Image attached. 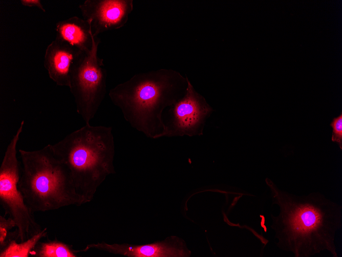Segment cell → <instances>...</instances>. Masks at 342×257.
<instances>
[{
  "label": "cell",
  "mask_w": 342,
  "mask_h": 257,
  "mask_svg": "<svg viewBox=\"0 0 342 257\" xmlns=\"http://www.w3.org/2000/svg\"><path fill=\"white\" fill-rule=\"evenodd\" d=\"M100 39L93 36L90 53H82L72 63L69 88L77 113L86 124L95 116L106 93V71L103 60L98 56Z\"/></svg>",
  "instance_id": "5"
},
{
  "label": "cell",
  "mask_w": 342,
  "mask_h": 257,
  "mask_svg": "<svg viewBox=\"0 0 342 257\" xmlns=\"http://www.w3.org/2000/svg\"><path fill=\"white\" fill-rule=\"evenodd\" d=\"M18 152L22 162L18 188L33 213L84 204L69 168L51 144L36 150L20 149Z\"/></svg>",
  "instance_id": "4"
},
{
  "label": "cell",
  "mask_w": 342,
  "mask_h": 257,
  "mask_svg": "<svg viewBox=\"0 0 342 257\" xmlns=\"http://www.w3.org/2000/svg\"><path fill=\"white\" fill-rule=\"evenodd\" d=\"M77 250L57 240L39 241L30 252L31 257H77Z\"/></svg>",
  "instance_id": "12"
},
{
  "label": "cell",
  "mask_w": 342,
  "mask_h": 257,
  "mask_svg": "<svg viewBox=\"0 0 342 257\" xmlns=\"http://www.w3.org/2000/svg\"><path fill=\"white\" fill-rule=\"evenodd\" d=\"M332 128L331 140L336 142L340 149H342V114L334 117L330 124Z\"/></svg>",
  "instance_id": "15"
},
{
  "label": "cell",
  "mask_w": 342,
  "mask_h": 257,
  "mask_svg": "<svg viewBox=\"0 0 342 257\" xmlns=\"http://www.w3.org/2000/svg\"><path fill=\"white\" fill-rule=\"evenodd\" d=\"M169 107L167 121L164 122L166 137L203 135L205 122L213 111L189 80L185 95Z\"/></svg>",
  "instance_id": "7"
},
{
  "label": "cell",
  "mask_w": 342,
  "mask_h": 257,
  "mask_svg": "<svg viewBox=\"0 0 342 257\" xmlns=\"http://www.w3.org/2000/svg\"><path fill=\"white\" fill-rule=\"evenodd\" d=\"M56 38L63 41L88 54L93 44V35L90 23L74 16L58 22L56 24Z\"/></svg>",
  "instance_id": "11"
},
{
  "label": "cell",
  "mask_w": 342,
  "mask_h": 257,
  "mask_svg": "<svg viewBox=\"0 0 342 257\" xmlns=\"http://www.w3.org/2000/svg\"><path fill=\"white\" fill-rule=\"evenodd\" d=\"M94 249L127 257H189L191 251L181 238L175 235L152 243L135 245L129 243L109 244L104 242L89 244L79 252Z\"/></svg>",
  "instance_id": "9"
},
{
  "label": "cell",
  "mask_w": 342,
  "mask_h": 257,
  "mask_svg": "<svg viewBox=\"0 0 342 257\" xmlns=\"http://www.w3.org/2000/svg\"><path fill=\"white\" fill-rule=\"evenodd\" d=\"M51 146L69 168L84 204L91 202L106 178L116 173L111 127L86 124Z\"/></svg>",
  "instance_id": "3"
},
{
  "label": "cell",
  "mask_w": 342,
  "mask_h": 257,
  "mask_svg": "<svg viewBox=\"0 0 342 257\" xmlns=\"http://www.w3.org/2000/svg\"><path fill=\"white\" fill-rule=\"evenodd\" d=\"M188 80L177 71L160 69L133 75L109 95L133 128L156 139L164 137V110L185 95Z\"/></svg>",
  "instance_id": "2"
},
{
  "label": "cell",
  "mask_w": 342,
  "mask_h": 257,
  "mask_svg": "<svg viewBox=\"0 0 342 257\" xmlns=\"http://www.w3.org/2000/svg\"><path fill=\"white\" fill-rule=\"evenodd\" d=\"M47 234V228H45L24 242L14 240L0 251V257H29L37 243Z\"/></svg>",
  "instance_id": "13"
},
{
  "label": "cell",
  "mask_w": 342,
  "mask_h": 257,
  "mask_svg": "<svg viewBox=\"0 0 342 257\" xmlns=\"http://www.w3.org/2000/svg\"><path fill=\"white\" fill-rule=\"evenodd\" d=\"M20 2L22 5L24 6L35 7L43 12L46 11L45 9L44 8L40 0H20Z\"/></svg>",
  "instance_id": "16"
},
{
  "label": "cell",
  "mask_w": 342,
  "mask_h": 257,
  "mask_svg": "<svg viewBox=\"0 0 342 257\" xmlns=\"http://www.w3.org/2000/svg\"><path fill=\"white\" fill-rule=\"evenodd\" d=\"M82 52L67 43L55 38L47 47L44 65L50 78L56 85L70 86V71L73 62Z\"/></svg>",
  "instance_id": "10"
},
{
  "label": "cell",
  "mask_w": 342,
  "mask_h": 257,
  "mask_svg": "<svg viewBox=\"0 0 342 257\" xmlns=\"http://www.w3.org/2000/svg\"><path fill=\"white\" fill-rule=\"evenodd\" d=\"M14 228H17L14 220L9 216L0 215V251L5 249L12 241H19L18 232L16 228L12 231Z\"/></svg>",
  "instance_id": "14"
},
{
  "label": "cell",
  "mask_w": 342,
  "mask_h": 257,
  "mask_svg": "<svg viewBox=\"0 0 342 257\" xmlns=\"http://www.w3.org/2000/svg\"><path fill=\"white\" fill-rule=\"evenodd\" d=\"M79 8L83 18L90 23L93 35L97 36L123 27L133 10V1L86 0Z\"/></svg>",
  "instance_id": "8"
},
{
  "label": "cell",
  "mask_w": 342,
  "mask_h": 257,
  "mask_svg": "<svg viewBox=\"0 0 342 257\" xmlns=\"http://www.w3.org/2000/svg\"><path fill=\"white\" fill-rule=\"evenodd\" d=\"M266 182L272 203L279 206L271 215L277 246L294 257H310L328 251L338 257L335 243L341 226V207L319 192L297 195L280 189L270 179Z\"/></svg>",
  "instance_id": "1"
},
{
  "label": "cell",
  "mask_w": 342,
  "mask_h": 257,
  "mask_svg": "<svg viewBox=\"0 0 342 257\" xmlns=\"http://www.w3.org/2000/svg\"><path fill=\"white\" fill-rule=\"evenodd\" d=\"M24 125L22 121L8 144L0 167V202L5 215H9L16 224L18 242H24L41 230L18 188L20 172L16 147Z\"/></svg>",
  "instance_id": "6"
}]
</instances>
